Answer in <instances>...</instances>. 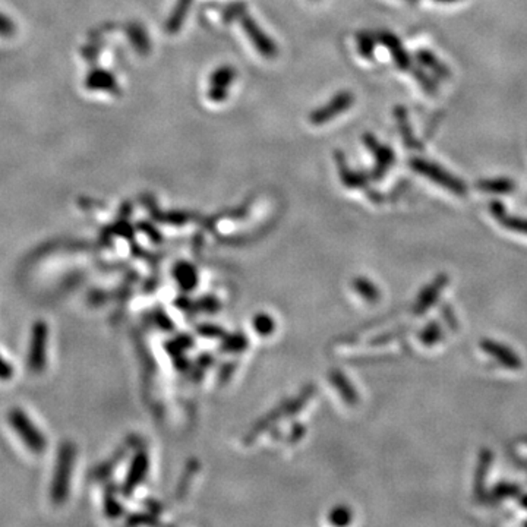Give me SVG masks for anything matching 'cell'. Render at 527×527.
I'll list each match as a JSON object with an SVG mask.
<instances>
[{
    "label": "cell",
    "mask_w": 527,
    "mask_h": 527,
    "mask_svg": "<svg viewBox=\"0 0 527 527\" xmlns=\"http://www.w3.org/2000/svg\"><path fill=\"white\" fill-rule=\"evenodd\" d=\"M9 422L18 432V435L25 441L27 447H30L32 451H35V453H40V451H43L46 441L42 435V432L37 429V426L32 425V422L30 421V418L25 415V413L20 410L11 411Z\"/></svg>",
    "instance_id": "obj_1"
},
{
    "label": "cell",
    "mask_w": 527,
    "mask_h": 527,
    "mask_svg": "<svg viewBox=\"0 0 527 527\" xmlns=\"http://www.w3.org/2000/svg\"><path fill=\"white\" fill-rule=\"evenodd\" d=\"M480 347L486 354L494 357V359L501 366L507 369L519 371L523 368V362L520 359V356L514 350H512L510 347L502 343L492 340V338H483V340L480 342Z\"/></svg>",
    "instance_id": "obj_2"
},
{
    "label": "cell",
    "mask_w": 527,
    "mask_h": 527,
    "mask_svg": "<svg viewBox=\"0 0 527 527\" xmlns=\"http://www.w3.org/2000/svg\"><path fill=\"white\" fill-rule=\"evenodd\" d=\"M413 167H415L418 172L423 173L426 178H429L434 182L440 183L441 186L447 187V190L451 191V192H454L457 195H463L466 192V186L463 185V182H460L459 179L453 178L451 175H448L447 172L441 170V168L437 167V166H432V164H428L425 161L416 160L415 163H413Z\"/></svg>",
    "instance_id": "obj_3"
},
{
    "label": "cell",
    "mask_w": 527,
    "mask_h": 527,
    "mask_svg": "<svg viewBox=\"0 0 527 527\" xmlns=\"http://www.w3.org/2000/svg\"><path fill=\"white\" fill-rule=\"evenodd\" d=\"M448 286V275L441 273L421 292L415 306L416 314H425L429 308L434 306L441 296V292Z\"/></svg>",
    "instance_id": "obj_4"
},
{
    "label": "cell",
    "mask_w": 527,
    "mask_h": 527,
    "mask_svg": "<svg viewBox=\"0 0 527 527\" xmlns=\"http://www.w3.org/2000/svg\"><path fill=\"white\" fill-rule=\"evenodd\" d=\"M352 103H353V96H350L349 92L337 94V96L326 107L319 108V110L312 113L311 122L315 123V125L326 123V122L334 119V116H337L338 113H343L345 110H347Z\"/></svg>",
    "instance_id": "obj_5"
},
{
    "label": "cell",
    "mask_w": 527,
    "mask_h": 527,
    "mask_svg": "<svg viewBox=\"0 0 527 527\" xmlns=\"http://www.w3.org/2000/svg\"><path fill=\"white\" fill-rule=\"evenodd\" d=\"M494 461V454L491 450L483 448L478 459V466L475 472V482H473V492L476 498H483L485 495V485H486V476L489 473V467H491Z\"/></svg>",
    "instance_id": "obj_6"
},
{
    "label": "cell",
    "mask_w": 527,
    "mask_h": 527,
    "mask_svg": "<svg viewBox=\"0 0 527 527\" xmlns=\"http://www.w3.org/2000/svg\"><path fill=\"white\" fill-rule=\"evenodd\" d=\"M242 25L244 28V31H247L249 34V39L254 42V44L256 46V49L264 54V56H274L275 54V46L271 40H268L266 34H264L258 27L256 24L251 20V18H243L242 20Z\"/></svg>",
    "instance_id": "obj_7"
},
{
    "label": "cell",
    "mask_w": 527,
    "mask_h": 527,
    "mask_svg": "<svg viewBox=\"0 0 527 527\" xmlns=\"http://www.w3.org/2000/svg\"><path fill=\"white\" fill-rule=\"evenodd\" d=\"M235 70L232 68H220L211 78V88H210V99L214 101H221L225 99L228 87L235 78Z\"/></svg>",
    "instance_id": "obj_8"
},
{
    "label": "cell",
    "mask_w": 527,
    "mask_h": 527,
    "mask_svg": "<svg viewBox=\"0 0 527 527\" xmlns=\"http://www.w3.org/2000/svg\"><path fill=\"white\" fill-rule=\"evenodd\" d=\"M419 338H421V343H423L425 346H434V345H437L441 340V338H442V328H441L440 323H437V321L429 323L422 330Z\"/></svg>",
    "instance_id": "obj_9"
},
{
    "label": "cell",
    "mask_w": 527,
    "mask_h": 527,
    "mask_svg": "<svg viewBox=\"0 0 527 527\" xmlns=\"http://www.w3.org/2000/svg\"><path fill=\"white\" fill-rule=\"evenodd\" d=\"M191 2H192V0H179V5L175 9V13L172 15L170 20H168V24H167V30L168 31L175 32L176 30H179V27L182 25L183 18L186 15V11H187V8H190Z\"/></svg>",
    "instance_id": "obj_10"
},
{
    "label": "cell",
    "mask_w": 527,
    "mask_h": 527,
    "mask_svg": "<svg viewBox=\"0 0 527 527\" xmlns=\"http://www.w3.org/2000/svg\"><path fill=\"white\" fill-rule=\"evenodd\" d=\"M498 220L501 221V224L504 225L505 229L512 230V232H516V233H521V235H526V236H527V218L508 217L507 214H504V216L500 217Z\"/></svg>",
    "instance_id": "obj_11"
},
{
    "label": "cell",
    "mask_w": 527,
    "mask_h": 527,
    "mask_svg": "<svg viewBox=\"0 0 527 527\" xmlns=\"http://www.w3.org/2000/svg\"><path fill=\"white\" fill-rule=\"evenodd\" d=\"M519 492H520V488L517 485H513V483H500V485L495 486V489L492 491L491 497L495 498V500H502V498L519 495Z\"/></svg>",
    "instance_id": "obj_12"
},
{
    "label": "cell",
    "mask_w": 527,
    "mask_h": 527,
    "mask_svg": "<svg viewBox=\"0 0 527 527\" xmlns=\"http://www.w3.org/2000/svg\"><path fill=\"white\" fill-rule=\"evenodd\" d=\"M482 190L489 192H510L513 190V185L508 180H491L483 182Z\"/></svg>",
    "instance_id": "obj_13"
},
{
    "label": "cell",
    "mask_w": 527,
    "mask_h": 527,
    "mask_svg": "<svg viewBox=\"0 0 527 527\" xmlns=\"http://www.w3.org/2000/svg\"><path fill=\"white\" fill-rule=\"evenodd\" d=\"M441 314H442V316H444V321H445V324L451 328V330H453V331H456L457 330V327H459V323H457V318L454 316V312H453V309H451L448 305H445V306H441Z\"/></svg>",
    "instance_id": "obj_14"
},
{
    "label": "cell",
    "mask_w": 527,
    "mask_h": 527,
    "mask_svg": "<svg viewBox=\"0 0 527 527\" xmlns=\"http://www.w3.org/2000/svg\"><path fill=\"white\" fill-rule=\"evenodd\" d=\"M6 373H9V368H8L6 362L0 359V376H6Z\"/></svg>",
    "instance_id": "obj_15"
},
{
    "label": "cell",
    "mask_w": 527,
    "mask_h": 527,
    "mask_svg": "<svg viewBox=\"0 0 527 527\" xmlns=\"http://www.w3.org/2000/svg\"><path fill=\"white\" fill-rule=\"evenodd\" d=\"M520 504H521V507H524V508H527V495H524V497H521V500H520Z\"/></svg>",
    "instance_id": "obj_16"
},
{
    "label": "cell",
    "mask_w": 527,
    "mask_h": 527,
    "mask_svg": "<svg viewBox=\"0 0 527 527\" xmlns=\"http://www.w3.org/2000/svg\"><path fill=\"white\" fill-rule=\"evenodd\" d=\"M523 526H527V520H526V521H524V523H523Z\"/></svg>",
    "instance_id": "obj_17"
},
{
    "label": "cell",
    "mask_w": 527,
    "mask_h": 527,
    "mask_svg": "<svg viewBox=\"0 0 527 527\" xmlns=\"http://www.w3.org/2000/svg\"><path fill=\"white\" fill-rule=\"evenodd\" d=\"M444 2H445V0H444ZM447 2H450V0H447Z\"/></svg>",
    "instance_id": "obj_18"
},
{
    "label": "cell",
    "mask_w": 527,
    "mask_h": 527,
    "mask_svg": "<svg viewBox=\"0 0 527 527\" xmlns=\"http://www.w3.org/2000/svg\"><path fill=\"white\" fill-rule=\"evenodd\" d=\"M526 466H527V463H526Z\"/></svg>",
    "instance_id": "obj_19"
}]
</instances>
